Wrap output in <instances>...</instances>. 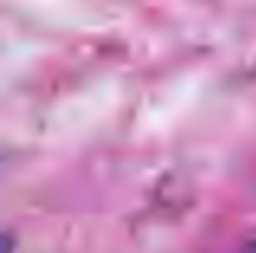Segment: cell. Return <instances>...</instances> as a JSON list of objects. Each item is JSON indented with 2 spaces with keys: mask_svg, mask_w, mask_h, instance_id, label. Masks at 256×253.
Wrapping results in <instances>:
<instances>
[{
  "mask_svg": "<svg viewBox=\"0 0 256 253\" xmlns=\"http://www.w3.org/2000/svg\"><path fill=\"white\" fill-rule=\"evenodd\" d=\"M240 253H256V237H253V240H246L244 247H240Z\"/></svg>",
  "mask_w": 256,
  "mask_h": 253,
  "instance_id": "1",
  "label": "cell"
}]
</instances>
